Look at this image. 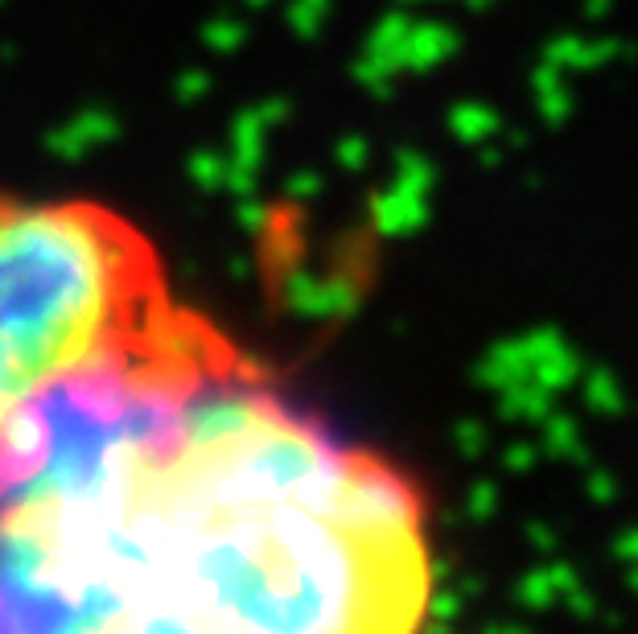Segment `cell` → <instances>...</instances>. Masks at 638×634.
I'll list each match as a JSON object with an SVG mask.
<instances>
[{"mask_svg": "<svg viewBox=\"0 0 638 634\" xmlns=\"http://www.w3.org/2000/svg\"><path fill=\"white\" fill-rule=\"evenodd\" d=\"M416 487L198 309L71 375L0 458V631H412Z\"/></svg>", "mask_w": 638, "mask_h": 634, "instance_id": "cell-1", "label": "cell"}, {"mask_svg": "<svg viewBox=\"0 0 638 634\" xmlns=\"http://www.w3.org/2000/svg\"><path fill=\"white\" fill-rule=\"evenodd\" d=\"M174 305L157 247L128 215L0 194V458L54 388Z\"/></svg>", "mask_w": 638, "mask_h": 634, "instance_id": "cell-2", "label": "cell"}]
</instances>
